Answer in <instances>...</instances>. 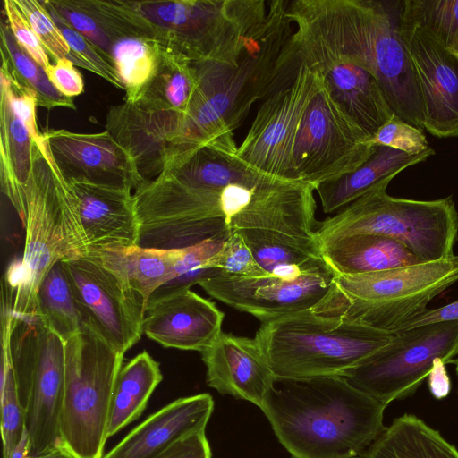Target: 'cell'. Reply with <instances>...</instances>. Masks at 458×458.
I'll use <instances>...</instances> for the list:
<instances>
[{"label":"cell","instance_id":"1","mask_svg":"<svg viewBox=\"0 0 458 458\" xmlns=\"http://www.w3.org/2000/svg\"><path fill=\"white\" fill-rule=\"evenodd\" d=\"M403 1L293 0L291 44L299 64L346 62L372 73L394 114L420 130L423 106L401 30Z\"/></svg>","mask_w":458,"mask_h":458},{"label":"cell","instance_id":"2","mask_svg":"<svg viewBox=\"0 0 458 458\" xmlns=\"http://www.w3.org/2000/svg\"><path fill=\"white\" fill-rule=\"evenodd\" d=\"M288 4L267 3L266 18L248 34L236 64L192 62L199 85L182 119L175 158L200 147L235 155L233 131L252 105L293 80L300 65Z\"/></svg>","mask_w":458,"mask_h":458},{"label":"cell","instance_id":"3","mask_svg":"<svg viewBox=\"0 0 458 458\" xmlns=\"http://www.w3.org/2000/svg\"><path fill=\"white\" fill-rule=\"evenodd\" d=\"M386 406L327 376L276 377L259 408L292 458H355L386 428Z\"/></svg>","mask_w":458,"mask_h":458},{"label":"cell","instance_id":"4","mask_svg":"<svg viewBox=\"0 0 458 458\" xmlns=\"http://www.w3.org/2000/svg\"><path fill=\"white\" fill-rule=\"evenodd\" d=\"M24 250L11 263L3 299L18 319L38 318V292L58 262L85 258L88 246L78 199L60 173L43 139L34 141L32 169L24 185Z\"/></svg>","mask_w":458,"mask_h":458},{"label":"cell","instance_id":"5","mask_svg":"<svg viewBox=\"0 0 458 458\" xmlns=\"http://www.w3.org/2000/svg\"><path fill=\"white\" fill-rule=\"evenodd\" d=\"M394 334L311 310L262 322L258 342L278 377L341 376L387 345Z\"/></svg>","mask_w":458,"mask_h":458},{"label":"cell","instance_id":"6","mask_svg":"<svg viewBox=\"0 0 458 458\" xmlns=\"http://www.w3.org/2000/svg\"><path fill=\"white\" fill-rule=\"evenodd\" d=\"M458 282V255L388 270L336 275L311 310L394 333Z\"/></svg>","mask_w":458,"mask_h":458},{"label":"cell","instance_id":"7","mask_svg":"<svg viewBox=\"0 0 458 458\" xmlns=\"http://www.w3.org/2000/svg\"><path fill=\"white\" fill-rule=\"evenodd\" d=\"M387 187L374 190L319 222L320 246L340 238L371 233L403 244L421 262L454 255L458 239V211L452 196L419 200L390 196Z\"/></svg>","mask_w":458,"mask_h":458},{"label":"cell","instance_id":"8","mask_svg":"<svg viewBox=\"0 0 458 458\" xmlns=\"http://www.w3.org/2000/svg\"><path fill=\"white\" fill-rule=\"evenodd\" d=\"M123 354L89 327L65 342L58 448L70 458H102Z\"/></svg>","mask_w":458,"mask_h":458},{"label":"cell","instance_id":"9","mask_svg":"<svg viewBox=\"0 0 458 458\" xmlns=\"http://www.w3.org/2000/svg\"><path fill=\"white\" fill-rule=\"evenodd\" d=\"M264 0L136 1L159 42L191 62L236 64L251 30L267 15Z\"/></svg>","mask_w":458,"mask_h":458},{"label":"cell","instance_id":"10","mask_svg":"<svg viewBox=\"0 0 458 458\" xmlns=\"http://www.w3.org/2000/svg\"><path fill=\"white\" fill-rule=\"evenodd\" d=\"M65 342L39 318L15 319L11 359L17 391L25 410L29 455L58 448L64 384Z\"/></svg>","mask_w":458,"mask_h":458},{"label":"cell","instance_id":"11","mask_svg":"<svg viewBox=\"0 0 458 458\" xmlns=\"http://www.w3.org/2000/svg\"><path fill=\"white\" fill-rule=\"evenodd\" d=\"M458 356V320L428 324L394 334L392 341L349 369L353 387L388 405L413 394L433 362L454 363Z\"/></svg>","mask_w":458,"mask_h":458},{"label":"cell","instance_id":"12","mask_svg":"<svg viewBox=\"0 0 458 458\" xmlns=\"http://www.w3.org/2000/svg\"><path fill=\"white\" fill-rule=\"evenodd\" d=\"M324 85L304 109L293 148L294 180L313 188L360 166L376 147Z\"/></svg>","mask_w":458,"mask_h":458},{"label":"cell","instance_id":"13","mask_svg":"<svg viewBox=\"0 0 458 458\" xmlns=\"http://www.w3.org/2000/svg\"><path fill=\"white\" fill-rule=\"evenodd\" d=\"M322 85L318 73L300 64L289 84L263 100L236 157L264 174L296 181L293 166L295 136L304 109Z\"/></svg>","mask_w":458,"mask_h":458},{"label":"cell","instance_id":"14","mask_svg":"<svg viewBox=\"0 0 458 458\" xmlns=\"http://www.w3.org/2000/svg\"><path fill=\"white\" fill-rule=\"evenodd\" d=\"M63 262L86 327L124 355L143 334L142 301L110 271L88 258Z\"/></svg>","mask_w":458,"mask_h":458},{"label":"cell","instance_id":"15","mask_svg":"<svg viewBox=\"0 0 458 458\" xmlns=\"http://www.w3.org/2000/svg\"><path fill=\"white\" fill-rule=\"evenodd\" d=\"M335 276L326 262L293 280L271 275L244 277L219 273L199 284L211 297L262 323L312 310L328 292Z\"/></svg>","mask_w":458,"mask_h":458},{"label":"cell","instance_id":"16","mask_svg":"<svg viewBox=\"0 0 458 458\" xmlns=\"http://www.w3.org/2000/svg\"><path fill=\"white\" fill-rule=\"evenodd\" d=\"M401 30L420 91L424 129L437 138L458 137V55L402 17Z\"/></svg>","mask_w":458,"mask_h":458},{"label":"cell","instance_id":"17","mask_svg":"<svg viewBox=\"0 0 458 458\" xmlns=\"http://www.w3.org/2000/svg\"><path fill=\"white\" fill-rule=\"evenodd\" d=\"M42 136L67 182L87 181L131 191L146 182L130 155L106 131L78 133L49 130Z\"/></svg>","mask_w":458,"mask_h":458},{"label":"cell","instance_id":"18","mask_svg":"<svg viewBox=\"0 0 458 458\" xmlns=\"http://www.w3.org/2000/svg\"><path fill=\"white\" fill-rule=\"evenodd\" d=\"M182 119L175 112L148 110L124 101L108 109L106 131L130 155L148 182L171 163Z\"/></svg>","mask_w":458,"mask_h":458},{"label":"cell","instance_id":"19","mask_svg":"<svg viewBox=\"0 0 458 458\" xmlns=\"http://www.w3.org/2000/svg\"><path fill=\"white\" fill-rule=\"evenodd\" d=\"M224 318L214 302L182 289L149 298L142 331L165 348L201 352L222 332Z\"/></svg>","mask_w":458,"mask_h":458},{"label":"cell","instance_id":"20","mask_svg":"<svg viewBox=\"0 0 458 458\" xmlns=\"http://www.w3.org/2000/svg\"><path fill=\"white\" fill-rule=\"evenodd\" d=\"M200 353L210 387L261 406L276 375L255 338L221 332Z\"/></svg>","mask_w":458,"mask_h":458},{"label":"cell","instance_id":"21","mask_svg":"<svg viewBox=\"0 0 458 458\" xmlns=\"http://www.w3.org/2000/svg\"><path fill=\"white\" fill-rule=\"evenodd\" d=\"M213 410L209 394L178 398L149 415L102 458H156L185 436L205 429Z\"/></svg>","mask_w":458,"mask_h":458},{"label":"cell","instance_id":"22","mask_svg":"<svg viewBox=\"0 0 458 458\" xmlns=\"http://www.w3.org/2000/svg\"><path fill=\"white\" fill-rule=\"evenodd\" d=\"M68 182L78 199L88 254L137 245L139 227L131 190L80 180Z\"/></svg>","mask_w":458,"mask_h":458},{"label":"cell","instance_id":"23","mask_svg":"<svg viewBox=\"0 0 458 458\" xmlns=\"http://www.w3.org/2000/svg\"><path fill=\"white\" fill-rule=\"evenodd\" d=\"M318 73L341 109L370 139L394 114L376 77L355 64L318 60L302 64Z\"/></svg>","mask_w":458,"mask_h":458},{"label":"cell","instance_id":"24","mask_svg":"<svg viewBox=\"0 0 458 458\" xmlns=\"http://www.w3.org/2000/svg\"><path fill=\"white\" fill-rule=\"evenodd\" d=\"M184 252L185 248L162 250L133 245L98 250L85 258L110 271L146 309L156 291L178 277V265Z\"/></svg>","mask_w":458,"mask_h":458},{"label":"cell","instance_id":"25","mask_svg":"<svg viewBox=\"0 0 458 458\" xmlns=\"http://www.w3.org/2000/svg\"><path fill=\"white\" fill-rule=\"evenodd\" d=\"M435 155L428 150L409 155L388 147L377 146L371 156L357 169L335 180L320 182L314 187L325 213H333L363 195L389 182L402 171L425 161Z\"/></svg>","mask_w":458,"mask_h":458},{"label":"cell","instance_id":"26","mask_svg":"<svg viewBox=\"0 0 458 458\" xmlns=\"http://www.w3.org/2000/svg\"><path fill=\"white\" fill-rule=\"evenodd\" d=\"M324 260L336 275H361L421 262L409 249L388 237L353 234L320 246Z\"/></svg>","mask_w":458,"mask_h":458},{"label":"cell","instance_id":"27","mask_svg":"<svg viewBox=\"0 0 458 458\" xmlns=\"http://www.w3.org/2000/svg\"><path fill=\"white\" fill-rule=\"evenodd\" d=\"M199 80L192 62L159 43L156 69L134 102L155 111L187 113Z\"/></svg>","mask_w":458,"mask_h":458},{"label":"cell","instance_id":"28","mask_svg":"<svg viewBox=\"0 0 458 458\" xmlns=\"http://www.w3.org/2000/svg\"><path fill=\"white\" fill-rule=\"evenodd\" d=\"M34 140L13 113L6 94L0 100V181L1 191L24 218V185L32 169Z\"/></svg>","mask_w":458,"mask_h":458},{"label":"cell","instance_id":"29","mask_svg":"<svg viewBox=\"0 0 458 458\" xmlns=\"http://www.w3.org/2000/svg\"><path fill=\"white\" fill-rule=\"evenodd\" d=\"M361 458H458L457 448L413 414L395 418Z\"/></svg>","mask_w":458,"mask_h":458},{"label":"cell","instance_id":"30","mask_svg":"<svg viewBox=\"0 0 458 458\" xmlns=\"http://www.w3.org/2000/svg\"><path fill=\"white\" fill-rule=\"evenodd\" d=\"M162 379L159 362L147 351L123 364L113 394L108 438L141 415Z\"/></svg>","mask_w":458,"mask_h":458},{"label":"cell","instance_id":"31","mask_svg":"<svg viewBox=\"0 0 458 458\" xmlns=\"http://www.w3.org/2000/svg\"><path fill=\"white\" fill-rule=\"evenodd\" d=\"M38 310L39 319L64 342L86 327L63 261L56 263L41 282Z\"/></svg>","mask_w":458,"mask_h":458},{"label":"cell","instance_id":"32","mask_svg":"<svg viewBox=\"0 0 458 458\" xmlns=\"http://www.w3.org/2000/svg\"><path fill=\"white\" fill-rule=\"evenodd\" d=\"M2 65L21 85L32 89L38 98V106L51 109L66 107L76 109L72 98L61 94L50 82L46 71L17 43L6 21H1Z\"/></svg>","mask_w":458,"mask_h":458},{"label":"cell","instance_id":"33","mask_svg":"<svg viewBox=\"0 0 458 458\" xmlns=\"http://www.w3.org/2000/svg\"><path fill=\"white\" fill-rule=\"evenodd\" d=\"M70 2L92 17L114 44L126 38H147L159 42L156 27L141 13L136 1Z\"/></svg>","mask_w":458,"mask_h":458},{"label":"cell","instance_id":"34","mask_svg":"<svg viewBox=\"0 0 458 458\" xmlns=\"http://www.w3.org/2000/svg\"><path fill=\"white\" fill-rule=\"evenodd\" d=\"M159 43L154 39L126 38L114 44L111 56L125 87V102L134 103L151 78L158 59Z\"/></svg>","mask_w":458,"mask_h":458},{"label":"cell","instance_id":"35","mask_svg":"<svg viewBox=\"0 0 458 458\" xmlns=\"http://www.w3.org/2000/svg\"><path fill=\"white\" fill-rule=\"evenodd\" d=\"M401 17L458 55V0H405Z\"/></svg>","mask_w":458,"mask_h":458},{"label":"cell","instance_id":"36","mask_svg":"<svg viewBox=\"0 0 458 458\" xmlns=\"http://www.w3.org/2000/svg\"><path fill=\"white\" fill-rule=\"evenodd\" d=\"M47 11L70 47L69 59L73 64L98 75L115 88L125 90L112 56L84 38L53 11Z\"/></svg>","mask_w":458,"mask_h":458},{"label":"cell","instance_id":"37","mask_svg":"<svg viewBox=\"0 0 458 458\" xmlns=\"http://www.w3.org/2000/svg\"><path fill=\"white\" fill-rule=\"evenodd\" d=\"M41 45L55 62L70 56V47L42 1L14 0Z\"/></svg>","mask_w":458,"mask_h":458},{"label":"cell","instance_id":"38","mask_svg":"<svg viewBox=\"0 0 458 458\" xmlns=\"http://www.w3.org/2000/svg\"><path fill=\"white\" fill-rule=\"evenodd\" d=\"M209 268L234 276L260 277L267 272L259 264L242 236L232 232L210 261Z\"/></svg>","mask_w":458,"mask_h":458},{"label":"cell","instance_id":"39","mask_svg":"<svg viewBox=\"0 0 458 458\" xmlns=\"http://www.w3.org/2000/svg\"><path fill=\"white\" fill-rule=\"evenodd\" d=\"M369 142L373 147H388L409 155H418L430 148L421 130L397 115L382 125Z\"/></svg>","mask_w":458,"mask_h":458},{"label":"cell","instance_id":"40","mask_svg":"<svg viewBox=\"0 0 458 458\" xmlns=\"http://www.w3.org/2000/svg\"><path fill=\"white\" fill-rule=\"evenodd\" d=\"M0 73L1 90L6 94L13 113L26 127L34 141L40 140L42 133L39 132L36 115L37 94L21 85L6 68L1 66Z\"/></svg>","mask_w":458,"mask_h":458},{"label":"cell","instance_id":"41","mask_svg":"<svg viewBox=\"0 0 458 458\" xmlns=\"http://www.w3.org/2000/svg\"><path fill=\"white\" fill-rule=\"evenodd\" d=\"M42 2L48 10L53 11L84 38L111 55L114 43L92 17L73 6L70 0Z\"/></svg>","mask_w":458,"mask_h":458},{"label":"cell","instance_id":"42","mask_svg":"<svg viewBox=\"0 0 458 458\" xmlns=\"http://www.w3.org/2000/svg\"><path fill=\"white\" fill-rule=\"evenodd\" d=\"M3 5L6 22L17 43L46 71L50 64L47 53L14 0H4Z\"/></svg>","mask_w":458,"mask_h":458},{"label":"cell","instance_id":"43","mask_svg":"<svg viewBox=\"0 0 458 458\" xmlns=\"http://www.w3.org/2000/svg\"><path fill=\"white\" fill-rule=\"evenodd\" d=\"M46 73L52 85L64 96L72 98L83 92V78L70 59L63 58L50 64Z\"/></svg>","mask_w":458,"mask_h":458},{"label":"cell","instance_id":"44","mask_svg":"<svg viewBox=\"0 0 458 458\" xmlns=\"http://www.w3.org/2000/svg\"><path fill=\"white\" fill-rule=\"evenodd\" d=\"M156 458H212L205 429L185 436Z\"/></svg>","mask_w":458,"mask_h":458},{"label":"cell","instance_id":"45","mask_svg":"<svg viewBox=\"0 0 458 458\" xmlns=\"http://www.w3.org/2000/svg\"><path fill=\"white\" fill-rule=\"evenodd\" d=\"M454 320H458V300L439 308L427 309L401 326L396 332L428 324Z\"/></svg>","mask_w":458,"mask_h":458},{"label":"cell","instance_id":"46","mask_svg":"<svg viewBox=\"0 0 458 458\" xmlns=\"http://www.w3.org/2000/svg\"><path fill=\"white\" fill-rule=\"evenodd\" d=\"M445 364L442 359H437L428 376L429 391L438 400L446 397L451 390V382Z\"/></svg>","mask_w":458,"mask_h":458},{"label":"cell","instance_id":"47","mask_svg":"<svg viewBox=\"0 0 458 458\" xmlns=\"http://www.w3.org/2000/svg\"><path fill=\"white\" fill-rule=\"evenodd\" d=\"M29 447H28V437L26 430L22 436L18 445L13 452L11 458H70L66 454H64L61 449L57 448L52 452L45 454L39 456H30L29 454Z\"/></svg>","mask_w":458,"mask_h":458},{"label":"cell","instance_id":"48","mask_svg":"<svg viewBox=\"0 0 458 458\" xmlns=\"http://www.w3.org/2000/svg\"><path fill=\"white\" fill-rule=\"evenodd\" d=\"M454 363L455 364V373L458 380V358L454 360Z\"/></svg>","mask_w":458,"mask_h":458}]
</instances>
